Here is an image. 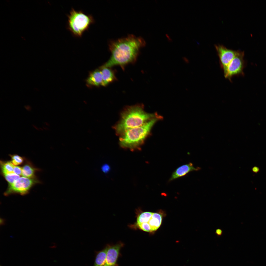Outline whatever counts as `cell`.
Here are the masks:
<instances>
[{
	"mask_svg": "<svg viewBox=\"0 0 266 266\" xmlns=\"http://www.w3.org/2000/svg\"><path fill=\"white\" fill-rule=\"evenodd\" d=\"M146 44L142 38L133 34L111 41L109 47L111 55L108 61L102 66L111 68L118 66L124 69L126 65L136 62L140 49Z\"/></svg>",
	"mask_w": 266,
	"mask_h": 266,
	"instance_id": "cell-1",
	"label": "cell"
},
{
	"mask_svg": "<svg viewBox=\"0 0 266 266\" xmlns=\"http://www.w3.org/2000/svg\"><path fill=\"white\" fill-rule=\"evenodd\" d=\"M142 104L126 107L121 112L120 119L113 126L116 135L119 136L126 131L141 126L158 115L147 113Z\"/></svg>",
	"mask_w": 266,
	"mask_h": 266,
	"instance_id": "cell-2",
	"label": "cell"
},
{
	"mask_svg": "<svg viewBox=\"0 0 266 266\" xmlns=\"http://www.w3.org/2000/svg\"><path fill=\"white\" fill-rule=\"evenodd\" d=\"M161 116H157L140 126L129 129L119 136V143L122 148L132 151L140 150L151 129Z\"/></svg>",
	"mask_w": 266,
	"mask_h": 266,
	"instance_id": "cell-3",
	"label": "cell"
},
{
	"mask_svg": "<svg viewBox=\"0 0 266 266\" xmlns=\"http://www.w3.org/2000/svg\"><path fill=\"white\" fill-rule=\"evenodd\" d=\"M67 17V29L73 35L78 37H81L95 22L91 15L86 14L82 11H76L73 8Z\"/></svg>",
	"mask_w": 266,
	"mask_h": 266,
	"instance_id": "cell-4",
	"label": "cell"
},
{
	"mask_svg": "<svg viewBox=\"0 0 266 266\" xmlns=\"http://www.w3.org/2000/svg\"><path fill=\"white\" fill-rule=\"evenodd\" d=\"M244 53L238 50L236 55L223 72L225 77L231 81L233 77L243 73Z\"/></svg>",
	"mask_w": 266,
	"mask_h": 266,
	"instance_id": "cell-5",
	"label": "cell"
},
{
	"mask_svg": "<svg viewBox=\"0 0 266 266\" xmlns=\"http://www.w3.org/2000/svg\"><path fill=\"white\" fill-rule=\"evenodd\" d=\"M219 59L220 67L224 72L229 64L234 57L238 50L227 48L223 45H215Z\"/></svg>",
	"mask_w": 266,
	"mask_h": 266,
	"instance_id": "cell-6",
	"label": "cell"
},
{
	"mask_svg": "<svg viewBox=\"0 0 266 266\" xmlns=\"http://www.w3.org/2000/svg\"><path fill=\"white\" fill-rule=\"evenodd\" d=\"M34 183L32 179L24 177L19 178L13 183L9 185L6 195L13 193L23 195L27 193Z\"/></svg>",
	"mask_w": 266,
	"mask_h": 266,
	"instance_id": "cell-7",
	"label": "cell"
},
{
	"mask_svg": "<svg viewBox=\"0 0 266 266\" xmlns=\"http://www.w3.org/2000/svg\"><path fill=\"white\" fill-rule=\"evenodd\" d=\"M106 261L104 266H117L120 251L124 246L122 242L112 245H108Z\"/></svg>",
	"mask_w": 266,
	"mask_h": 266,
	"instance_id": "cell-8",
	"label": "cell"
},
{
	"mask_svg": "<svg viewBox=\"0 0 266 266\" xmlns=\"http://www.w3.org/2000/svg\"><path fill=\"white\" fill-rule=\"evenodd\" d=\"M201 169L199 167H195L191 163L182 165L177 168L172 173L169 180L170 182L175 179L183 176L191 172L197 171Z\"/></svg>",
	"mask_w": 266,
	"mask_h": 266,
	"instance_id": "cell-9",
	"label": "cell"
},
{
	"mask_svg": "<svg viewBox=\"0 0 266 266\" xmlns=\"http://www.w3.org/2000/svg\"><path fill=\"white\" fill-rule=\"evenodd\" d=\"M111 67L104 66H103L99 68L102 75V86H105L110 83L116 80L115 70Z\"/></svg>",
	"mask_w": 266,
	"mask_h": 266,
	"instance_id": "cell-10",
	"label": "cell"
},
{
	"mask_svg": "<svg viewBox=\"0 0 266 266\" xmlns=\"http://www.w3.org/2000/svg\"><path fill=\"white\" fill-rule=\"evenodd\" d=\"M86 81L89 86L98 87L102 86V77L100 69H97L91 72Z\"/></svg>",
	"mask_w": 266,
	"mask_h": 266,
	"instance_id": "cell-11",
	"label": "cell"
},
{
	"mask_svg": "<svg viewBox=\"0 0 266 266\" xmlns=\"http://www.w3.org/2000/svg\"><path fill=\"white\" fill-rule=\"evenodd\" d=\"M162 220V216L160 214L153 213L147 223L150 227L151 232L157 230L161 226Z\"/></svg>",
	"mask_w": 266,
	"mask_h": 266,
	"instance_id": "cell-12",
	"label": "cell"
},
{
	"mask_svg": "<svg viewBox=\"0 0 266 266\" xmlns=\"http://www.w3.org/2000/svg\"><path fill=\"white\" fill-rule=\"evenodd\" d=\"M107 249V245L98 253L93 266H104L106 261Z\"/></svg>",
	"mask_w": 266,
	"mask_h": 266,
	"instance_id": "cell-13",
	"label": "cell"
},
{
	"mask_svg": "<svg viewBox=\"0 0 266 266\" xmlns=\"http://www.w3.org/2000/svg\"><path fill=\"white\" fill-rule=\"evenodd\" d=\"M152 214V212H149L141 213L137 216L135 226L142 223L148 222L151 217Z\"/></svg>",
	"mask_w": 266,
	"mask_h": 266,
	"instance_id": "cell-14",
	"label": "cell"
},
{
	"mask_svg": "<svg viewBox=\"0 0 266 266\" xmlns=\"http://www.w3.org/2000/svg\"><path fill=\"white\" fill-rule=\"evenodd\" d=\"M1 166L3 174L14 173L13 170L15 166L12 162H7L2 164Z\"/></svg>",
	"mask_w": 266,
	"mask_h": 266,
	"instance_id": "cell-15",
	"label": "cell"
},
{
	"mask_svg": "<svg viewBox=\"0 0 266 266\" xmlns=\"http://www.w3.org/2000/svg\"><path fill=\"white\" fill-rule=\"evenodd\" d=\"M33 169L28 165L24 166L22 168V175L25 177L31 178L33 175Z\"/></svg>",
	"mask_w": 266,
	"mask_h": 266,
	"instance_id": "cell-16",
	"label": "cell"
},
{
	"mask_svg": "<svg viewBox=\"0 0 266 266\" xmlns=\"http://www.w3.org/2000/svg\"><path fill=\"white\" fill-rule=\"evenodd\" d=\"M6 180L10 185L13 184L20 178V176L14 173L3 174Z\"/></svg>",
	"mask_w": 266,
	"mask_h": 266,
	"instance_id": "cell-17",
	"label": "cell"
},
{
	"mask_svg": "<svg viewBox=\"0 0 266 266\" xmlns=\"http://www.w3.org/2000/svg\"><path fill=\"white\" fill-rule=\"evenodd\" d=\"M12 162L15 165H18L21 164L22 163L23 161L21 157L17 155L12 156Z\"/></svg>",
	"mask_w": 266,
	"mask_h": 266,
	"instance_id": "cell-18",
	"label": "cell"
},
{
	"mask_svg": "<svg viewBox=\"0 0 266 266\" xmlns=\"http://www.w3.org/2000/svg\"><path fill=\"white\" fill-rule=\"evenodd\" d=\"M22 168L19 166H15L14 170L13 172L19 175H22Z\"/></svg>",
	"mask_w": 266,
	"mask_h": 266,
	"instance_id": "cell-19",
	"label": "cell"
},
{
	"mask_svg": "<svg viewBox=\"0 0 266 266\" xmlns=\"http://www.w3.org/2000/svg\"><path fill=\"white\" fill-rule=\"evenodd\" d=\"M101 169L104 173H107L109 171L110 167L108 164H105L102 166Z\"/></svg>",
	"mask_w": 266,
	"mask_h": 266,
	"instance_id": "cell-20",
	"label": "cell"
},
{
	"mask_svg": "<svg viewBox=\"0 0 266 266\" xmlns=\"http://www.w3.org/2000/svg\"><path fill=\"white\" fill-rule=\"evenodd\" d=\"M223 233V231L222 230L220 229H216L215 231L216 234L218 236H220Z\"/></svg>",
	"mask_w": 266,
	"mask_h": 266,
	"instance_id": "cell-21",
	"label": "cell"
},
{
	"mask_svg": "<svg viewBox=\"0 0 266 266\" xmlns=\"http://www.w3.org/2000/svg\"><path fill=\"white\" fill-rule=\"evenodd\" d=\"M259 168L257 166H254L252 168V171L255 173H258L259 171Z\"/></svg>",
	"mask_w": 266,
	"mask_h": 266,
	"instance_id": "cell-22",
	"label": "cell"
},
{
	"mask_svg": "<svg viewBox=\"0 0 266 266\" xmlns=\"http://www.w3.org/2000/svg\"><path fill=\"white\" fill-rule=\"evenodd\" d=\"M166 36L167 37V38H168V40H169V41H170V40H171L170 39V38H169V36H168V35H166Z\"/></svg>",
	"mask_w": 266,
	"mask_h": 266,
	"instance_id": "cell-23",
	"label": "cell"
}]
</instances>
